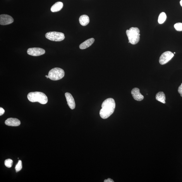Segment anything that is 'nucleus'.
Listing matches in <instances>:
<instances>
[{
	"mask_svg": "<svg viewBox=\"0 0 182 182\" xmlns=\"http://www.w3.org/2000/svg\"><path fill=\"white\" fill-rule=\"evenodd\" d=\"M116 106V103L112 98H110L105 100L103 103L102 108L100 112V117L103 119L108 118L114 113Z\"/></svg>",
	"mask_w": 182,
	"mask_h": 182,
	"instance_id": "f257e3e1",
	"label": "nucleus"
},
{
	"mask_svg": "<svg viewBox=\"0 0 182 182\" xmlns=\"http://www.w3.org/2000/svg\"><path fill=\"white\" fill-rule=\"evenodd\" d=\"M167 16L164 12H162L160 14L158 18V22L160 24L164 23L166 20Z\"/></svg>",
	"mask_w": 182,
	"mask_h": 182,
	"instance_id": "dca6fc26",
	"label": "nucleus"
},
{
	"mask_svg": "<svg viewBox=\"0 0 182 182\" xmlns=\"http://www.w3.org/2000/svg\"><path fill=\"white\" fill-rule=\"evenodd\" d=\"M5 124L9 126H17L20 125L21 122L17 118H10L6 120Z\"/></svg>",
	"mask_w": 182,
	"mask_h": 182,
	"instance_id": "9b49d317",
	"label": "nucleus"
},
{
	"mask_svg": "<svg viewBox=\"0 0 182 182\" xmlns=\"http://www.w3.org/2000/svg\"><path fill=\"white\" fill-rule=\"evenodd\" d=\"M65 95L69 107L72 110L75 109L76 106L75 103L72 95L69 92L66 93Z\"/></svg>",
	"mask_w": 182,
	"mask_h": 182,
	"instance_id": "1a4fd4ad",
	"label": "nucleus"
},
{
	"mask_svg": "<svg viewBox=\"0 0 182 182\" xmlns=\"http://www.w3.org/2000/svg\"><path fill=\"white\" fill-rule=\"evenodd\" d=\"M22 168V162L21 160H19L15 168L16 172L20 171Z\"/></svg>",
	"mask_w": 182,
	"mask_h": 182,
	"instance_id": "a211bd4d",
	"label": "nucleus"
},
{
	"mask_svg": "<svg viewBox=\"0 0 182 182\" xmlns=\"http://www.w3.org/2000/svg\"><path fill=\"white\" fill-rule=\"evenodd\" d=\"M47 78H49V76H47V75H46L45 76Z\"/></svg>",
	"mask_w": 182,
	"mask_h": 182,
	"instance_id": "b1692460",
	"label": "nucleus"
},
{
	"mask_svg": "<svg viewBox=\"0 0 182 182\" xmlns=\"http://www.w3.org/2000/svg\"><path fill=\"white\" fill-rule=\"evenodd\" d=\"M131 93L134 99L137 101H141L144 98L143 96L140 93V90L138 88H133L131 91Z\"/></svg>",
	"mask_w": 182,
	"mask_h": 182,
	"instance_id": "9d476101",
	"label": "nucleus"
},
{
	"mask_svg": "<svg viewBox=\"0 0 182 182\" xmlns=\"http://www.w3.org/2000/svg\"><path fill=\"white\" fill-rule=\"evenodd\" d=\"M63 4L61 2H57L52 6L51 11L52 12H56L61 10L63 7Z\"/></svg>",
	"mask_w": 182,
	"mask_h": 182,
	"instance_id": "ddd939ff",
	"label": "nucleus"
},
{
	"mask_svg": "<svg viewBox=\"0 0 182 182\" xmlns=\"http://www.w3.org/2000/svg\"><path fill=\"white\" fill-rule=\"evenodd\" d=\"M95 42L94 38H90L83 42L79 46V48L81 49H84L87 48L92 45Z\"/></svg>",
	"mask_w": 182,
	"mask_h": 182,
	"instance_id": "f8f14e48",
	"label": "nucleus"
},
{
	"mask_svg": "<svg viewBox=\"0 0 182 182\" xmlns=\"http://www.w3.org/2000/svg\"><path fill=\"white\" fill-rule=\"evenodd\" d=\"M45 37L48 39L56 42L62 41L65 38L64 33L56 32H47L45 35Z\"/></svg>",
	"mask_w": 182,
	"mask_h": 182,
	"instance_id": "39448f33",
	"label": "nucleus"
},
{
	"mask_svg": "<svg viewBox=\"0 0 182 182\" xmlns=\"http://www.w3.org/2000/svg\"><path fill=\"white\" fill-rule=\"evenodd\" d=\"M5 111L3 108H0V116H2L4 113Z\"/></svg>",
	"mask_w": 182,
	"mask_h": 182,
	"instance_id": "412c9836",
	"label": "nucleus"
},
{
	"mask_svg": "<svg viewBox=\"0 0 182 182\" xmlns=\"http://www.w3.org/2000/svg\"><path fill=\"white\" fill-rule=\"evenodd\" d=\"M13 164V160L11 159H6L5 160V165L8 168H10L12 166Z\"/></svg>",
	"mask_w": 182,
	"mask_h": 182,
	"instance_id": "f3484780",
	"label": "nucleus"
},
{
	"mask_svg": "<svg viewBox=\"0 0 182 182\" xmlns=\"http://www.w3.org/2000/svg\"><path fill=\"white\" fill-rule=\"evenodd\" d=\"M79 21L81 25L83 26L87 25L90 22L89 17L85 15L81 16L79 19Z\"/></svg>",
	"mask_w": 182,
	"mask_h": 182,
	"instance_id": "4468645a",
	"label": "nucleus"
},
{
	"mask_svg": "<svg viewBox=\"0 0 182 182\" xmlns=\"http://www.w3.org/2000/svg\"><path fill=\"white\" fill-rule=\"evenodd\" d=\"M29 100L32 102H39L42 104L47 103L48 98L44 93L40 92H30L27 95Z\"/></svg>",
	"mask_w": 182,
	"mask_h": 182,
	"instance_id": "f03ea898",
	"label": "nucleus"
},
{
	"mask_svg": "<svg viewBox=\"0 0 182 182\" xmlns=\"http://www.w3.org/2000/svg\"><path fill=\"white\" fill-rule=\"evenodd\" d=\"M13 18L10 16L6 14L0 15V24L2 25H9L13 22Z\"/></svg>",
	"mask_w": 182,
	"mask_h": 182,
	"instance_id": "6e6552de",
	"label": "nucleus"
},
{
	"mask_svg": "<svg viewBox=\"0 0 182 182\" xmlns=\"http://www.w3.org/2000/svg\"><path fill=\"white\" fill-rule=\"evenodd\" d=\"M129 42L132 45L137 44L140 39V30L137 27H132L126 31Z\"/></svg>",
	"mask_w": 182,
	"mask_h": 182,
	"instance_id": "7ed1b4c3",
	"label": "nucleus"
},
{
	"mask_svg": "<svg viewBox=\"0 0 182 182\" xmlns=\"http://www.w3.org/2000/svg\"><path fill=\"white\" fill-rule=\"evenodd\" d=\"M180 4L181 6H182V0H181V1H180Z\"/></svg>",
	"mask_w": 182,
	"mask_h": 182,
	"instance_id": "5701e85b",
	"label": "nucleus"
},
{
	"mask_svg": "<svg viewBox=\"0 0 182 182\" xmlns=\"http://www.w3.org/2000/svg\"><path fill=\"white\" fill-rule=\"evenodd\" d=\"M156 99L158 101L165 104V100H166V97L164 92H158L156 95Z\"/></svg>",
	"mask_w": 182,
	"mask_h": 182,
	"instance_id": "2eb2a0df",
	"label": "nucleus"
},
{
	"mask_svg": "<svg viewBox=\"0 0 182 182\" xmlns=\"http://www.w3.org/2000/svg\"><path fill=\"white\" fill-rule=\"evenodd\" d=\"M174 54H176V52H174Z\"/></svg>",
	"mask_w": 182,
	"mask_h": 182,
	"instance_id": "393cba45",
	"label": "nucleus"
},
{
	"mask_svg": "<svg viewBox=\"0 0 182 182\" xmlns=\"http://www.w3.org/2000/svg\"><path fill=\"white\" fill-rule=\"evenodd\" d=\"M174 54L170 51H167L163 53L160 57L159 63L161 65H164L168 63L173 57Z\"/></svg>",
	"mask_w": 182,
	"mask_h": 182,
	"instance_id": "423d86ee",
	"label": "nucleus"
},
{
	"mask_svg": "<svg viewBox=\"0 0 182 182\" xmlns=\"http://www.w3.org/2000/svg\"><path fill=\"white\" fill-rule=\"evenodd\" d=\"M65 75L63 69L59 68H55L50 70L48 73L49 78L53 81H57L63 78Z\"/></svg>",
	"mask_w": 182,
	"mask_h": 182,
	"instance_id": "20e7f679",
	"label": "nucleus"
},
{
	"mask_svg": "<svg viewBox=\"0 0 182 182\" xmlns=\"http://www.w3.org/2000/svg\"><path fill=\"white\" fill-rule=\"evenodd\" d=\"M45 50L40 48H30L27 50V53L30 56H37L43 55L45 53Z\"/></svg>",
	"mask_w": 182,
	"mask_h": 182,
	"instance_id": "0eeeda50",
	"label": "nucleus"
},
{
	"mask_svg": "<svg viewBox=\"0 0 182 182\" xmlns=\"http://www.w3.org/2000/svg\"><path fill=\"white\" fill-rule=\"evenodd\" d=\"M174 27L177 31H182V23H176L174 25Z\"/></svg>",
	"mask_w": 182,
	"mask_h": 182,
	"instance_id": "6ab92c4d",
	"label": "nucleus"
},
{
	"mask_svg": "<svg viewBox=\"0 0 182 182\" xmlns=\"http://www.w3.org/2000/svg\"><path fill=\"white\" fill-rule=\"evenodd\" d=\"M178 92L180 93L181 96L182 97V83L181 85L179 86L178 88Z\"/></svg>",
	"mask_w": 182,
	"mask_h": 182,
	"instance_id": "aec40b11",
	"label": "nucleus"
},
{
	"mask_svg": "<svg viewBox=\"0 0 182 182\" xmlns=\"http://www.w3.org/2000/svg\"><path fill=\"white\" fill-rule=\"evenodd\" d=\"M104 182H114V181L111 178H109L107 179H105L104 181Z\"/></svg>",
	"mask_w": 182,
	"mask_h": 182,
	"instance_id": "4be33fe9",
	"label": "nucleus"
}]
</instances>
